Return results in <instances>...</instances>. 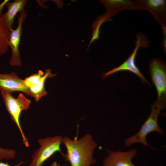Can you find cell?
I'll return each instance as SVG.
<instances>
[{
    "label": "cell",
    "instance_id": "obj_3",
    "mask_svg": "<svg viewBox=\"0 0 166 166\" xmlns=\"http://www.w3.org/2000/svg\"><path fill=\"white\" fill-rule=\"evenodd\" d=\"M164 109L156 101L154 102L151 105L150 113L147 119L136 134L125 140V146L129 147L134 143H140L145 146L152 147L147 141L146 136L152 132H156L161 135L164 134V131L159 126L158 119L161 110Z\"/></svg>",
    "mask_w": 166,
    "mask_h": 166
},
{
    "label": "cell",
    "instance_id": "obj_19",
    "mask_svg": "<svg viewBox=\"0 0 166 166\" xmlns=\"http://www.w3.org/2000/svg\"><path fill=\"white\" fill-rule=\"evenodd\" d=\"M9 1L10 0H5L0 4V16H2L3 14H2V9L6 4L9 2Z\"/></svg>",
    "mask_w": 166,
    "mask_h": 166
},
{
    "label": "cell",
    "instance_id": "obj_18",
    "mask_svg": "<svg viewBox=\"0 0 166 166\" xmlns=\"http://www.w3.org/2000/svg\"><path fill=\"white\" fill-rule=\"evenodd\" d=\"M25 162V161H20L18 164L14 166H11L8 164V163H4L0 161V166H21L22 164Z\"/></svg>",
    "mask_w": 166,
    "mask_h": 166
},
{
    "label": "cell",
    "instance_id": "obj_13",
    "mask_svg": "<svg viewBox=\"0 0 166 166\" xmlns=\"http://www.w3.org/2000/svg\"><path fill=\"white\" fill-rule=\"evenodd\" d=\"M56 75V74L51 73L50 69H46L44 75L40 81L28 89L30 96L34 98L36 102L38 101L47 93L45 88V83L46 79L48 78L53 77Z\"/></svg>",
    "mask_w": 166,
    "mask_h": 166
},
{
    "label": "cell",
    "instance_id": "obj_8",
    "mask_svg": "<svg viewBox=\"0 0 166 166\" xmlns=\"http://www.w3.org/2000/svg\"><path fill=\"white\" fill-rule=\"evenodd\" d=\"M106 10L104 15L110 21L111 18L125 10H142L138 0H104L100 1Z\"/></svg>",
    "mask_w": 166,
    "mask_h": 166
},
{
    "label": "cell",
    "instance_id": "obj_7",
    "mask_svg": "<svg viewBox=\"0 0 166 166\" xmlns=\"http://www.w3.org/2000/svg\"><path fill=\"white\" fill-rule=\"evenodd\" d=\"M27 16V14L24 9L20 12L18 17V24L15 30H10V35L8 45L11 49L12 55L9 62L10 65L14 66H20L22 65L19 45L22 34L23 23Z\"/></svg>",
    "mask_w": 166,
    "mask_h": 166
},
{
    "label": "cell",
    "instance_id": "obj_6",
    "mask_svg": "<svg viewBox=\"0 0 166 166\" xmlns=\"http://www.w3.org/2000/svg\"><path fill=\"white\" fill-rule=\"evenodd\" d=\"M136 40L134 50L128 58L120 66L112 70L103 73L104 77L115 73L124 71H129L137 76L143 83H146L149 85L151 84L147 81L135 64V59L138 51L140 47L148 48L149 43L147 36L142 33H139L136 35Z\"/></svg>",
    "mask_w": 166,
    "mask_h": 166
},
{
    "label": "cell",
    "instance_id": "obj_11",
    "mask_svg": "<svg viewBox=\"0 0 166 166\" xmlns=\"http://www.w3.org/2000/svg\"><path fill=\"white\" fill-rule=\"evenodd\" d=\"M0 89L11 93L14 91L22 92L31 96L28 88L24 84L23 80L14 72L0 74Z\"/></svg>",
    "mask_w": 166,
    "mask_h": 166
},
{
    "label": "cell",
    "instance_id": "obj_5",
    "mask_svg": "<svg viewBox=\"0 0 166 166\" xmlns=\"http://www.w3.org/2000/svg\"><path fill=\"white\" fill-rule=\"evenodd\" d=\"M62 137L60 135H56L38 139L40 147L32 155L29 166H42L45 161L57 152L63 156L60 148Z\"/></svg>",
    "mask_w": 166,
    "mask_h": 166
},
{
    "label": "cell",
    "instance_id": "obj_12",
    "mask_svg": "<svg viewBox=\"0 0 166 166\" xmlns=\"http://www.w3.org/2000/svg\"><path fill=\"white\" fill-rule=\"evenodd\" d=\"M28 2L27 0H15L13 2H8L6 4V6L8 10L3 14L2 17L6 26L9 31L13 29L15 16L18 13L24 9Z\"/></svg>",
    "mask_w": 166,
    "mask_h": 166
},
{
    "label": "cell",
    "instance_id": "obj_20",
    "mask_svg": "<svg viewBox=\"0 0 166 166\" xmlns=\"http://www.w3.org/2000/svg\"><path fill=\"white\" fill-rule=\"evenodd\" d=\"M51 166H61L60 165L57 164L56 162H53Z\"/></svg>",
    "mask_w": 166,
    "mask_h": 166
},
{
    "label": "cell",
    "instance_id": "obj_4",
    "mask_svg": "<svg viewBox=\"0 0 166 166\" xmlns=\"http://www.w3.org/2000/svg\"><path fill=\"white\" fill-rule=\"evenodd\" d=\"M149 74L156 88L157 98L156 102L164 108L166 102V65L165 61L154 58L149 63Z\"/></svg>",
    "mask_w": 166,
    "mask_h": 166
},
{
    "label": "cell",
    "instance_id": "obj_17",
    "mask_svg": "<svg viewBox=\"0 0 166 166\" xmlns=\"http://www.w3.org/2000/svg\"><path fill=\"white\" fill-rule=\"evenodd\" d=\"M163 33V39L162 41V47L163 50L166 53V29H162Z\"/></svg>",
    "mask_w": 166,
    "mask_h": 166
},
{
    "label": "cell",
    "instance_id": "obj_9",
    "mask_svg": "<svg viewBox=\"0 0 166 166\" xmlns=\"http://www.w3.org/2000/svg\"><path fill=\"white\" fill-rule=\"evenodd\" d=\"M142 10L150 12L162 29H166V0H138Z\"/></svg>",
    "mask_w": 166,
    "mask_h": 166
},
{
    "label": "cell",
    "instance_id": "obj_16",
    "mask_svg": "<svg viewBox=\"0 0 166 166\" xmlns=\"http://www.w3.org/2000/svg\"><path fill=\"white\" fill-rule=\"evenodd\" d=\"M15 150L0 147V161L3 160H9L14 158L15 156Z\"/></svg>",
    "mask_w": 166,
    "mask_h": 166
},
{
    "label": "cell",
    "instance_id": "obj_2",
    "mask_svg": "<svg viewBox=\"0 0 166 166\" xmlns=\"http://www.w3.org/2000/svg\"><path fill=\"white\" fill-rule=\"evenodd\" d=\"M0 90L7 110L20 132L23 143L26 147H28L29 143L22 128L20 118L22 112L29 109L31 101L22 93L15 98L12 96L11 93L2 89Z\"/></svg>",
    "mask_w": 166,
    "mask_h": 166
},
{
    "label": "cell",
    "instance_id": "obj_1",
    "mask_svg": "<svg viewBox=\"0 0 166 166\" xmlns=\"http://www.w3.org/2000/svg\"><path fill=\"white\" fill-rule=\"evenodd\" d=\"M62 143L67 150L63 156L71 166H90L96 163L93 154L97 144L90 134L86 133L78 140L64 136Z\"/></svg>",
    "mask_w": 166,
    "mask_h": 166
},
{
    "label": "cell",
    "instance_id": "obj_10",
    "mask_svg": "<svg viewBox=\"0 0 166 166\" xmlns=\"http://www.w3.org/2000/svg\"><path fill=\"white\" fill-rule=\"evenodd\" d=\"M107 151L108 155L103 161V166H137L132 161L137 154L135 149L127 151Z\"/></svg>",
    "mask_w": 166,
    "mask_h": 166
},
{
    "label": "cell",
    "instance_id": "obj_14",
    "mask_svg": "<svg viewBox=\"0 0 166 166\" xmlns=\"http://www.w3.org/2000/svg\"><path fill=\"white\" fill-rule=\"evenodd\" d=\"M10 31L7 29L2 16H0V56L8 51Z\"/></svg>",
    "mask_w": 166,
    "mask_h": 166
},
{
    "label": "cell",
    "instance_id": "obj_15",
    "mask_svg": "<svg viewBox=\"0 0 166 166\" xmlns=\"http://www.w3.org/2000/svg\"><path fill=\"white\" fill-rule=\"evenodd\" d=\"M44 75V73L39 70L36 74H33L23 80L25 85L28 89L35 85L42 79Z\"/></svg>",
    "mask_w": 166,
    "mask_h": 166
}]
</instances>
